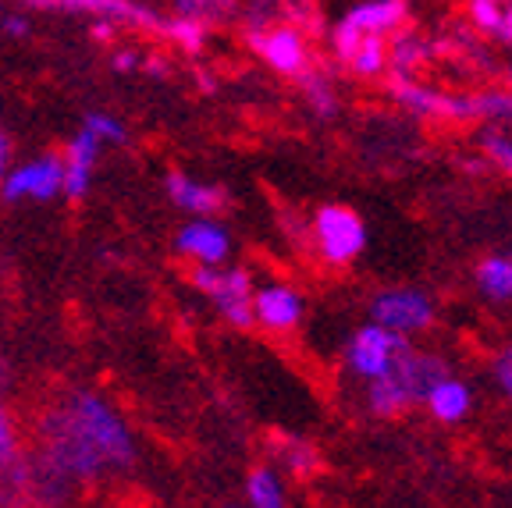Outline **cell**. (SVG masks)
Instances as JSON below:
<instances>
[{"label": "cell", "instance_id": "obj_5", "mask_svg": "<svg viewBox=\"0 0 512 508\" xmlns=\"http://www.w3.org/2000/svg\"><path fill=\"white\" fill-rule=\"evenodd\" d=\"M409 349H413L409 338H402V334L388 331L381 324H367L352 334V342L345 345V366H349L352 377H360L363 384H370L388 374Z\"/></svg>", "mask_w": 512, "mask_h": 508}, {"label": "cell", "instance_id": "obj_6", "mask_svg": "<svg viewBox=\"0 0 512 508\" xmlns=\"http://www.w3.org/2000/svg\"><path fill=\"white\" fill-rule=\"evenodd\" d=\"M189 278L200 292H207L217 302L224 320H232L235 327H253V281L246 270H217L207 263H196Z\"/></svg>", "mask_w": 512, "mask_h": 508}, {"label": "cell", "instance_id": "obj_2", "mask_svg": "<svg viewBox=\"0 0 512 508\" xmlns=\"http://www.w3.org/2000/svg\"><path fill=\"white\" fill-rule=\"evenodd\" d=\"M448 374L445 359L431 356V352H416L409 349L399 363L388 370L384 377L367 384V402H370V413L377 416H402L409 413L413 405L424 402L427 388H431L438 377Z\"/></svg>", "mask_w": 512, "mask_h": 508}, {"label": "cell", "instance_id": "obj_8", "mask_svg": "<svg viewBox=\"0 0 512 508\" xmlns=\"http://www.w3.org/2000/svg\"><path fill=\"white\" fill-rule=\"evenodd\" d=\"M303 320V299L292 285H264L253 288V324L264 331L288 334Z\"/></svg>", "mask_w": 512, "mask_h": 508}, {"label": "cell", "instance_id": "obj_11", "mask_svg": "<svg viewBox=\"0 0 512 508\" xmlns=\"http://www.w3.org/2000/svg\"><path fill=\"white\" fill-rule=\"evenodd\" d=\"M175 249H178V256H185V260L207 263V267H214V263H221L224 256H228L232 242H228V231H224L221 224H214V221H196V224H189V228H185L182 235H178Z\"/></svg>", "mask_w": 512, "mask_h": 508}, {"label": "cell", "instance_id": "obj_14", "mask_svg": "<svg viewBox=\"0 0 512 508\" xmlns=\"http://www.w3.org/2000/svg\"><path fill=\"white\" fill-rule=\"evenodd\" d=\"M96 146H100V135H93L86 128V135L75 139V143L64 150V192L72 199H79L82 192H86V178H89V167H93Z\"/></svg>", "mask_w": 512, "mask_h": 508}, {"label": "cell", "instance_id": "obj_20", "mask_svg": "<svg viewBox=\"0 0 512 508\" xmlns=\"http://www.w3.org/2000/svg\"><path fill=\"white\" fill-rule=\"evenodd\" d=\"M495 374H498V384H502V391L509 395V402H512V345L495 359Z\"/></svg>", "mask_w": 512, "mask_h": 508}, {"label": "cell", "instance_id": "obj_10", "mask_svg": "<svg viewBox=\"0 0 512 508\" xmlns=\"http://www.w3.org/2000/svg\"><path fill=\"white\" fill-rule=\"evenodd\" d=\"M253 47L264 54V61L271 68H278L285 75H303L306 61H310L303 36L296 29H267L260 36H253Z\"/></svg>", "mask_w": 512, "mask_h": 508}, {"label": "cell", "instance_id": "obj_12", "mask_svg": "<svg viewBox=\"0 0 512 508\" xmlns=\"http://www.w3.org/2000/svg\"><path fill=\"white\" fill-rule=\"evenodd\" d=\"M427 409V413L434 416L438 423H459L470 416V405H473V391L466 381H459V377L445 374L438 377V381L427 388L424 402H420Z\"/></svg>", "mask_w": 512, "mask_h": 508}, {"label": "cell", "instance_id": "obj_22", "mask_svg": "<svg viewBox=\"0 0 512 508\" xmlns=\"http://www.w3.org/2000/svg\"><path fill=\"white\" fill-rule=\"evenodd\" d=\"M0 508H4V505H0Z\"/></svg>", "mask_w": 512, "mask_h": 508}, {"label": "cell", "instance_id": "obj_17", "mask_svg": "<svg viewBox=\"0 0 512 508\" xmlns=\"http://www.w3.org/2000/svg\"><path fill=\"white\" fill-rule=\"evenodd\" d=\"M249 501H253V508H285L281 477L271 466H256L249 473Z\"/></svg>", "mask_w": 512, "mask_h": 508}, {"label": "cell", "instance_id": "obj_4", "mask_svg": "<svg viewBox=\"0 0 512 508\" xmlns=\"http://www.w3.org/2000/svg\"><path fill=\"white\" fill-rule=\"evenodd\" d=\"M310 242L320 263H328V267H349V263L363 253V246H367V228H363L356 210L331 203V207H320L317 214H313Z\"/></svg>", "mask_w": 512, "mask_h": 508}, {"label": "cell", "instance_id": "obj_15", "mask_svg": "<svg viewBox=\"0 0 512 508\" xmlns=\"http://www.w3.org/2000/svg\"><path fill=\"white\" fill-rule=\"evenodd\" d=\"M477 285L488 299L509 302L512 299V256H505V253L484 256V260L477 263Z\"/></svg>", "mask_w": 512, "mask_h": 508}, {"label": "cell", "instance_id": "obj_21", "mask_svg": "<svg viewBox=\"0 0 512 508\" xmlns=\"http://www.w3.org/2000/svg\"><path fill=\"white\" fill-rule=\"evenodd\" d=\"M4 164H8V135L0 132V175H4Z\"/></svg>", "mask_w": 512, "mask_h": 508}, {"label": "cell", "instance_id": "obj_3", "mask_svg": "<svg viewBox=\"0 0 512 508\" xmlns=\"http://www.w3.org/2000/svg\"><path fill=\"white\" fill-rule=\"evenodd\" d=\"M399 18V4H377V8H360L338 32V54L352 72L374 75L384 64V32L392 29Z\"/></svg>", "mask_w": 512, "mask_h": 508}, {"label": "cell", "instance_id": "obj_1", "mask_svg": "<svg viewBox=\"0 0 512 508\" xmlns=\"http://www.w3.org/2000/svg\"><path fill=\"white\" fill-rule=\"evenodd\" d=\"M25 452L40 459L68 484H96L107 473L132 466V437L118 416L89 391H54L25 402L22 409Z\"/></svg>", "mask_w": 512, "mask_h": 508}, {"label": "cell", "instance_id": "obj_13", "mask_svg": "<svg viewBox=\"0 0 512 508\" xmlns=\"http://www.w3.org/2000/svg\"><path fill=\"white\" fill-rule=\"evenodd\" d=\"M168 192L178 207L192 210V214H203V217L221 214V210L228 207V196H224L221 189L192 182V178H185V175H168Z\"/></svg>", "mask_w": 512, "mask_h": 508}, {"label": "cell", "instance_id": "obj_9", "mask_svg": "<svg viewBox=\"0 0 512 508\" xmlns=\"http://www.w3.org/2000/svg\"><path fill=\"white\" fill-rule=\"evenodd\" d=\"M61 189H64V153H50L40 164H29L18 175H11L4 182V199H22V196L50 199Z\"/></svg>", "mask_w": 512, "mask_h": 508}, {"label": "cell", "instance_id": "obj_16", "mask_svg": "<svg viewBox=\"0 0 512 508\" xmlns=\"http://www.w3.org/2000/svg\"><path fill=\"white\" fill-rule=\"evenodd\" d=\"M22 452H25L22 413H18L15 405H8L4 398H0V469L11 466Z\"/></svg>", "mask_w": 512, "mask_h": 508}, {"label": "cell", "instance_id": "obj_7", "mask_svg": "<svg viewBox=\"0 0 512 508\" xmlns=\"http://www.w3.org/2000/svg\"><path fill=\"white\" fill-rule=\"evenodd\" d=\"M370 317L402 338H413L434 324V302L416 288H392L370 302Z\"/></svg>", "mask_w": 512, "mask_h": 508}, {"label": "cell", "instance_id": "obj_19", "mask_svg": "<svg viewBox=\"0 0 512 508\" xmlns=\"http://www.w3.org/2000/svg\"><path fill=\"white\" fill-rule=\"evenodd\" d=\"M488 157L495 160V167H502L505 175L512 178V143H505V139L491 135V139H488Z\"/></svg>", "mask_w": 512, "mask_h": 508}, {"label": "cell", "instance_id": "obj_18", "mask_svg": "<svg viewBox=\"0 0 512 508\" xmlns=\"http://www.w3.org/2000/svg\"><path fill=\"white\" fill-rule=\"evenodd\" d=\"M278 459L285 462V469H292L296 477H306L310 469H317V466H320L317 452H313V448H306V445H299V441H281Z\"/></svg>", "mask_w": 512, "mask_h": 508}]
</instances>
